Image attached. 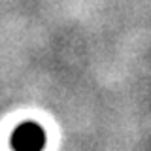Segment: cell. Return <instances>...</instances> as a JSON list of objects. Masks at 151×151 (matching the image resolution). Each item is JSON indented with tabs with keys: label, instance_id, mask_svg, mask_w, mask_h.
Segmentation results:
<instances>
[{
	"label": "cell",
	"instance_id": "cell-1",
	"mask_svg": "<svg viewBox=\"0 0 151 151\" xmlns=\"http://www.w3.org/2000/svg\"><path fill=\"white\" fill-rule=\"evenodd\" d=\"M45 144V132L36 123H23L12 136V145L15 151H42Z\"/></svg>",
	"mask_w": 151,
	"mask_h": 151
}]
</instances>
